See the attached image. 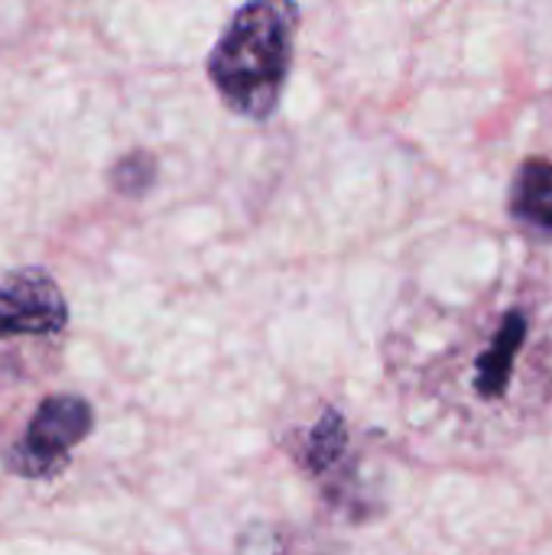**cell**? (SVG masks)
Returning a JSON list of instances; mask_svg holds the SVG:
<instances>
[{
	"mask_svg": "<svg viewBox=\"0 0 552 555\" xmlns=\"http://www.w3.org/2000/svg\"><path fill=\"white\" fill-rule=\"evenodd\" d=\"M387 377L416 429L498 449L552 406V280L517 270L462 306H426L390 328Z\"/></svg>",
	"mask_w": 552,
	"mask_h": 555,
	"instance_id": "1",
	"label": "cell"
},
{
	"mask_svg": "<svg viewBox=\"0 0 552 555\" xmlns=\"http://www.w3.org/2000/svg\"><path fill=\"white\" fill-rule=\"evenodd\" d=\"M299 33L296 0H247L208 55L221 101L251 120H267L286 88Z\"/></svg>",
	"mask_w": 552,
	"mask_h": 555,
	"instance_id": "2",
	"label": "cell"
},
{
	"mask_svg": "<svg viewBox=\"0 0 552 555\" xmlns=\"http://www.w3.org/2000/svg\"><path fill=\"white\" fill-rule=\"evenodd\" d=\"M68 325V302L42 267L10 270L0 280V338L59 335Z\"/></svg>",
	"mask_w": 552,
	"mask_h": 555,
	"instance_id": "4",
	"label": "cell"
},
{
	"mask_svg": "<svg viewBox=\"0 0 552 555\" xmlns=\"http://www.w3.org/2000/svg\"><path fill=\"white\" fill-rule=\"evenodd\" d=\"M91 429L94 410L88 400L75 393H52L36 406L23 439L7 449L3 465L26 481H52L68 468L72 449L85 442Z\"/></svg>",
	"mask_w": 552,
	"mask_h": 555,
	"instance_id": "3",
	"label": "cell"
},
{
	"mask_svg": "<svg viewBox=\"0 0 552 555\" xmlns=\"http://www.w3.org/2000/svg\"><path fill=\"white\" fill-rule=\"evenodd\" d=\"M153 179H156V159L150 153H140V150L124 156L111 176V182L120 195H143L153 185Z\"/></svg>",
	"mask_w": 552,
	"mask_h": 555,
	"instance_id": "6",
	"label": "cell"
},
{
	"mask_svg": "<svg viewBox=\"0 0 552 555\" xmlns=\"http://www.w3.org/2000/svg\"><path fill=\"white\" fill-rule=\"evenodd\" d=\"M511 218L517 228L534 234L537 241L552 244V163L550 159H524L508 198Z\"/></svg>",
	"mask_w": 552,
	"mask_h": 555,
	"instance_id": "5",
	"label": "cell"
}]
</instances>
